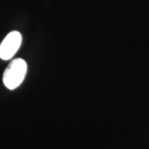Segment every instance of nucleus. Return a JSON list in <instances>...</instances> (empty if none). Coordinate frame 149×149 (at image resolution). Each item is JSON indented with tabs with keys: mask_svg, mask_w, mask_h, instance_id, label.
Listing matches in <instances>:
<instances>
[{
	"mask_svg": "<svg viewBox=\"0 0 149 149\" xmlns=\"http://www.w3.org/2000/svg\"><path fill=\"white\" fill-rule=\"evenodd\" d=\"M27 65L22 59L12 61L3 74V82L8 90H15L22 83L27 74Z\"/></svg>",
	"mask_w": 149,
	"mask_h": 149,
	"instance_id": "f257e3e1",
	"label": "nucleus"
},
{
	"mask_svg": "<svg viewBox=\"0 0 149 149\" xmlns=\"http://www.w3.org/2000/svg\"><path fill=\"white\" fill-rule=\"evenodd\" d=\"M22 43L20 32L13 31L8 33L0 44V58L4 61L10 60L18 51Z\"/></svg>",
	"mask_w": 149,
	"mask_h": 149,
	"instance_id": "f03ea898",
	"label": "nucleus"
}]
</instances>
